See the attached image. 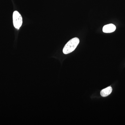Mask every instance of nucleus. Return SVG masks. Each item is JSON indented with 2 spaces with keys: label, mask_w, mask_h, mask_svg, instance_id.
I'll list each match as a JSON object with an SVG mask.
<instances>
[{
  "label": "nucleus",
  "mask_w": 125,
  "mask_h": 125,
  "mask_svg": "<svg viewBox=\"0 0 125 125\" xmlns=\"http://www.w3.org/2000/svg\"><path fill=\"white\" fill-rule=\"evenodd\" d=\"M80 40L78 38H74L69 40L63 48L62 52L65 54L71 53L78 46Z\"/></svg>",
  "instance_id": "nucleus-1"
},
{
  "label": "nucleus",
  "mask_w": 125,
  "mask_h": 125,
  "mask_svg": "<svg viewBox=\"0 0 125 125\" xmlns=\"http://www.w3.org/2000/svg\"><path fill=\"white\" fill-rule=\"evenodd\" d=\"M112 91V88L111 86H109L102 90L101 92V96L103 97H106L108 96Z\"/></svg>",
  "instance_id": "nucleus-4"
},
{
  "label": "nucleus",
  "mask_w": 125,
  "mask_h": 125,
  "mask_svg": "<svg viewBox=\"0 0 125 125\" xmlns=\"http://www.w3.org/2000/svg\"><path fill=\"white\" fill-rule=\"evenodd\" d=\"M116 29V27L114 25L112 24L106 25L104 26L103 28V31L106 33H109L114 32Z\"/></svg>",
  "instance_id": "nucleus-3"
},
{
  "label": "nucleus",
  "mask_w": 125,
  "mask_h": 125,
  "mask_svg": "<svg viewBox=\"0 0 125 125\" xmlns=\"http://www.w3.org/2000/svg\"><path fill=\"white\" fill-rule=\"evenodd\" d=\"M13 23L16 29H19L22 24V18L20 13L17 11L13 12Z\"/></svg>",
  "instance_id": "nucleus-2"
}]
</instances>
